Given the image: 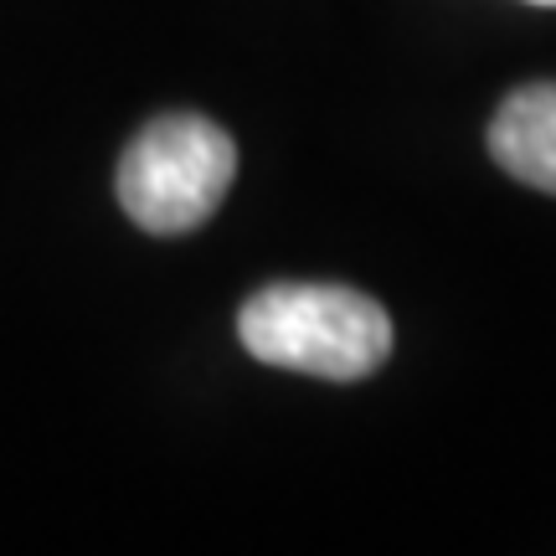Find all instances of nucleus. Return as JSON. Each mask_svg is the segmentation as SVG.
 I'll return each mask as SVG.
<instances>
[{
	"label": "nucleus",
	"instance_id": "obj_3",
	"mask_svg": "<svg viewBox=\"0 0 556 556\" xmlns=\"http://www.w3.org/2000/svg\"><path fill=\"white\" fill-rule=\"evenodd\" d=\"M490 155L510 180L556 197V83H526L490 119Z\"/></svg>",
	"mask_w": 556,
	"mask_h": 556
},
{
	"label": "nucleus",
	"instance_id": "obj_2",
	"mask_svg": "<svg viewBox=\"0 0 556 556\" xmlns=\"http://www.w3.org/2000/svg\"><path fill=\"white\" fill-rule=\"evenodd\" d=\"M238 176V144L206 114H160L119 160V206L155 238L191 232L212 217Z\"/></svg>",
	"mask_w": 556,
	"mask_h": 556
},
{
	"label": "nucleus",
	"instance_id": "obj_4",
	"mask_svg": "<svg viewBox=\"0 0 556 556\" xmlns=\"http://www.w3.org/2000/svg\"><path fill=\"white\" fill-rule=\"evenodd\" d=\"M531 5H556V0H531Z\"/></svg>",
	"mask_w": 556,
	"mask_h": 556
},
{
	"label": "nucleus",
	"instance_id": "obj_1",
	"mask_svg": "<svg viewBox=\"0 0 556 556\" xmlns=\"http://www.w3.org/2000/svg\"><path fill=\"white\" fill-rule=\"evenodd\" d=\"M248 356L319 381H361L392 356V319L345 283H268L242 304Z\"/></svg>",
	"mask_w": 556,
	"mask_h": 556
}]
</instances>
